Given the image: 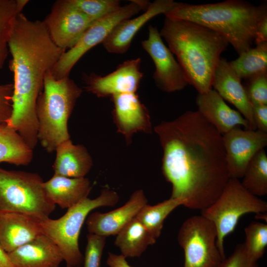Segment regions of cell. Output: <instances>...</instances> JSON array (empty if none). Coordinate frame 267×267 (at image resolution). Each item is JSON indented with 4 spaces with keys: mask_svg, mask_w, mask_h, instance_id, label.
Returning a JSON list of instances; mask_svg holds the SVG:
<instances>
[{
    "mask_svg": "<svg viewBox=\"0 0 267 267\" xmlns=\"http://www.w3.org/2000/svg\"><path fill=\"white\" fill-rule=\"evenodd\" d=\"M246 81L244 87L251 105H267V73L255 76Z\"/></svg>",
    "mask_w": 267,
    "mask_h": 267,
    "instance_id": "cell-33",
    "label": "cell"
},
{
    "mask_svg": "<svg viewBox=\"0 0 267 267\" xmlns=\"http://www.w3.org/2000/svg\"><path fill=\"white\" fill-rule=\"evenodd\" d=\"M239 55L238 58L229 61L235 74L241 79L267 73V42L256 44Z\"/></svg>",
    "mask_w": 267,
    "mask_h": 267,
    "instance_id": "cell-26",
    "label": "cell"
},
{
    "mask_svg": "<svg viewBox=\"0 0 267 267\" xmlns=\"http://www.w3.org/2000/svg\"></svg>",
    "mask_w": 267,
    "mask_h": 267,
    "instance_id": "cell-41",
    "label": "cell"
},
{
    "mask_svg": "<svg viewBox=\"0 0 267 267\" xmlns=\"http://www.w3.org/2000/svg\"><path fill=\"white\" fill-rule=\"evenodd\" d=\"M106 263L109 267H133L127 262L123 255H117L111 252L108 254Z\"/></svg>",
    "mask_w": 267,
    "mask_h": 267,
    "instance_id": "cell-38",
    "label": "cell"
},
{
    "mask_svg": "<svg viewBox=\"0 0 267 267\" xmlns=\"http://www.w3.org/2000/svg\"><path fill=\"white\" fill-rule=\"evenodd\" d=\"M245 241L244 247L248 255L257 261L265 254L267 246V224L252 222L244 229Z\"/></svg>",
    "mask_w": 267,
    "mask_h": 267,
    "instance_id": "cell-29",
    "label": "cell"
},
{
    "mask_svg": "<svg viewBox=\"0 0 267 267\" xmlns=\"http://www.w3.org/2000/svg\"><path fill=\"white\" fill-rule=\"evenodd\" d=\"M7 255L14 267H58L64 261L57 245L43 233Z\"/></svg>",
    "mask_w": 267,
    "mask_h": 267,
    "instance_id": "cell-20",
    "label": "cell"
},
{
    "mask_svg": "<svg viewBox=\"0 0 267 267\" xmlns=\"http://www.w3.org/2000/svg\"><path fill=\"white\" fill-rule=\"evenodd\" d=\"M230 178H242L254 157L267 145V133L237 127L222 134Z\"/></svg>",
    "mask_w": 267,
    "mask_h": 267,
    "instance_id": "cell-13",
    "label": "cell"
},
{
    "mask_svg": "<svg viewBox=\"0 0 267 267\" xmlns=\"http://www.w3.org/2000/svg\"><path fill=\"white\" fill-rule=\"evenodd\" d=\"M198 111L222 134L237 127L249 130V124L237 111L230 107L214 89L198 93L196 98Z\"/></svg>",
    "mask_w": 267,
    "mask_h": 267,
    "instance_id": "cell-21",
    "label": "cell"
},
{
    "mask_svg": "<svg viewBox=\"0 0 267 267\" xmlns=\"http://www.w3.org/2000/svg\"><path fill=\"white\" fill-rule=\"evenodd\" d=\"M8 47L14 84L12 113L6 123L34 150L38 142L37 99L45 74L65 50L54 44L43 21L30 20L22 13L13 20Z\"/></svg>",
    "mask_w": 267,
    "mask_h": 267,
    "instance_id": "cell-2",
    "label": "cell"
},
{
    "mask_svg": "<svg viewBox=\"0 0 267 267\" xmlns=\"http://www.w3.org/2000/svg\"><path fill=\"white\" fill-rule=\"evenodd\" d=\"M127 4L94 21L79 41L66 50L50 70L56 79L68 77L71 70L80 59L89 49L102 43L114 27L120 22L130 18L144 10L138 0H132Z\"/></svg>",
    "mask_w": 267,
    "mask_h": 267,
    "instance_id": "cell-10",
    "label": "cell"
},
{
    "mask_svg": "<svg viewBox=\"0 0 267 267\" xmlns=\"http://www.w3.org/2000/svg\"><path fill=\"white\" fill-rule=\"evenodd\" d=\"M44 187L52 202L62 209H68L88 197L91 189L86 177L70 178L56 175L44 181Z\"/></svg>",
    "mask_w": 267,
    "mask_h": 267,
    "instance_id": "cell-23",
    "label": "cell"
},
{
    "mask_svg": "<svg viewBox=\"0 0 267 267\" xmlns=\"http://www.w3.org/2000/svg\"><path fill=\"white\" fill-rule=\"evenodd\" d=\"M259 15L256 25V44L267 42V1L261 2L258 6Z\"/></svg>",
    "mask_w": 267,
    "mask_h": 267,
    "instance_id": "cell-36",
    "label": "cell"
},
{
    "mask_svg": "<svg viewBox=\"0 0 267 267\" xmlns=\"http://www.w3.org/2000/svg\"><path fill=\"white\" fill-rule=\"evenodd\" d=\"M182 205L181 201L170 197L156 205L147 204L135 218L157 240L161 235L165 219L176 208Z\"/></svg>",
    "mask_w": 267,
    "mask_h": 267,
    "instance_id": "cell-27",
    "label": "cell"
},
{
    "mask_svg": "<svg viewBox=\"0 0 267 267\" xmlns=\"http://www.w3.org/2000/svg\"><path fill=\"white\" fill-rule=\"evenodd\" d=\"M147 204L143 190H136L122 206L107 213L95 212L89 214L86 220L89 233L106 237L117 235Z\"/></svg>",
    "mask_w": 267,
    "mask_h": 267,
    "instance_id": "cell-17",
    "label": "cell"
},
{
    "mask_svg": "<svg viewBox=\"0 0 267 267\" xmlns=\"http://www.w3.org/2000/svg\"><path fill=\"white\" fill-rule=\"evenodd\" d=\"M219 267H259L257 262L247 254L243 244L236 245L233 252L222 260Z\"/></svg>",
    "mask_w": 267,
    "mask_h": 267,
    "instance_id": "cell-34",
    "label": "cell"
},
{
    "mask_svg": "<svg viewBox=\"0 0 267 267\" xmlns=\"http://www.w3.org/2000/svg\"><path fill=\"white\" fill-rule=\"evenodd\" d=\"M174 0H156L151 2L143 13L135 18L121 21L112 29L102 42L108 52L123 54L130 48L138 31L150 20L161 14H166L178 4Z\"/></svg>",
    "mask_w": 267,
    "mask_h": 267,
    "instance_id": "cell-16",
    "label": "cell"
},
{
    "mask_svg": "<svg viewBox=\"0 0 267 267\" xmlns=\"http://www.w3.org/2000/svg\"><path fill=\"white\" fill-rule=\"evenodd\" d=\"M33 158V150L19 134L6 123L0 124V163L27 166Z\"/></svg>",
    "mask_w": 267,
    "mask_h": 267,
    "instance_id": "cell-25",
    "label": "cell"
},
{
    "mask_svg": "<svg viewBox=\"0 0 267 267\" xmlns=\"http://www.w3.org/2000/svg\"><path fill=\"white\" fill-rule=\"evenodd\" d=\"M106 238L105 236L89 233L87 236L83 267H101Z\"/></svg>",
    "mask_w": 267,
    "mask_h": 267,
    "instance_id": "cell-32",
    "label": "cell"
},
{
    "mask_svg": "<svg viewBox=\"0 0 267 267\" xmlns=\"http://www.w3.org/2000/svg\"><path fill=\"white\" fill-rule=\"evenodd\" d=\"M140 65L141 59L136 58L124 61L105 76L84 74L85 89L98 97L136 93L143 77Z\"/></svg>",
    "mask_w": 267,
    "mask_h": 267,
    "instance_id": "cell-14",
    "label": "cell"
},
{
    "mask_svg": "<svg viewBox=\"0 0 267 267\" xmlns=\"http://www.w3.org/2000/svg\"><path fill=\"white\" fill-rule=\"evenodd\" d=\"M71 1L92 21L121 7L120 1L118 0H71Z\"/></svg>",
    "mask_w": 267,
    "mask_h": 267,
    "instance_id": "cell-31",
    "label": "cell"
},
{
    "mask_svg": "<svg viewBox=\"0 0 267 267\" xmlns=\"http://www.w3.org/2000/svg\"><path fill=\"white\" fill-rule=\"evenodd\" d=\"M160 34L198 93L212 89L215 71L229 45L219 33L187 20L165 17Z\"/></svg>",
    "mask_w": 267,
    "mask_h": 267,
    "instance_id": "cell-3",
    "label": "cell"
},
{
    "mask_svg": "<svg viewBox=\"0 0 267 267\" xmlns=\"http://www.w3.org/2000/svg\"><path fill=\"white\" fill-rule=\"evenodd\" d=\"M259 7L243 0L193 4L179 2L165 14L173 20L190 21L222 36L240 55L250 49L256 35Z\"/></svg>",
    "mask_w": 267,
    "mask_h": 267,
    "instance_id": "cell-4",
    "label": "cell"
},
{
    "mask_svg": "<svg viewBox=\"0 0 267 267\" xmlns=\"http://www.w3.org/2000/svg\"><path fill=\"white\" fill-rule=\"evenodd\" d=\"M119 200L116 191L106 188L95 198L87 197L68 208L67 212L58 219L49 217L41 219L43 233L59 247L67 267L83 266L84 256L80 250L79 238L82 226L90 212L98 207L113 206Z\"/></svg>",
    "mask_w": 267,
    "mask_h": 267,
    "instance_id": "cell-6",
    "label": "cell"
},
{
    "mask_svg": "<svg viewBox=\"0 0 267 267\" xmlns=\"http://www.w3.org/2000/svg\"><path fill=\"white\" fill-rule=\"evenodd\" d=\"M0 267H14L11 263L7 253L0 247Z\"/></svg>",
    "mask_w": 267,
    "mask_h": 267,
    "instance_id": "cell-39",
    "label": "cell"
},
{
    "mask_svg": "<svg viewBox=\"0 0 267 267\" xmlns=\"http://www.w3.org/2000/svg\"><path fill=\"white\" fill-rule=\"evenodd\" d=\"M212 86L224 101L233 105L248 121L249 130H256L252 105L247 97L241 80L231 68L226 59H220L213 76Z\"/></svg>",
    "mask_w": 267,
    "mask_h": 267,
    "instance_id": "cell-18",
    "label": "cell"
},
{
    "mask_svg": "<svg viewBox=\"0 0 267 267\" xmlns=\"http://www.w3.org/2000/svg\"><path fill=\"white\" fill-rule=\"evenodd\" d=\"M214 224L202 215L186 219L178 234L184 254V267H219L224 260L217 246Z\"/></svg>",
    "mask_w": 267,
    "mask_h": 267,
    "instance_id": "cell-9",
    "label": "cell"
},
{
    "mask_svg": "<svg viewBox=\"0 0 267 267\" xmlns=\"http://www.w3.org/2000/svg\"><path fill=\"white\" fill-rule=\"evenodd\" d=\"M37 173L7 170L0 167V212L22 213L49 217L55 204L47 195Z\"/></svg>",
    "mask_w": 267,
    "mask_h": 267,
    "instance_id": "cell-7",
    "label": "cell"
},
{
    "mask_svg": "<svg viewBox=\"0 0 267 267\" xmlns=\"http://www.w3.org/2000/svg\"><path fill=\"white\" fill-rule=\"evenodd\" d=\"M162 150V171L171 197L201 211L218 198L230 176L222 134L198 111L154 128Z\"/></svg>",
    "mask_w": 267,
    "mask_h": 267,
    "instance_id": "cell-1",
    "label": "cell"
},
{
    "mask_svg": "<svg viewBox=\"0 0 267 267\" xmlns=\"http://www.w3.org/2000/svg\"><path fill=\"white\" fill-rule=\"evenodd\" d=\"M148 30V37L141 44L154 64L153 78L156 86L168 93L184 89L189 84L181 65L164 43L157 27L150 25Z\"/></svg>",
    "mask_w": 267,
    "mask_h": 267,
    "instance_id": "cell-11",
    "label": "cell"
},
{
    "mask_svg": "<svg viewBox=\"0 0 267 267\" xmlns=\"http://www.w3.org/2000/svg\"><path fill=\"white\" fill-rule=\"evenodd\" d=\"M13 85L0 83V124L6 123L12 113Z\"/></svg>",
    "mask_w": 267,
    "mask_h": 267,
    "instance_id": "cell-35",
    "label": "cell"
},
{
    "mask_svg": "<svg viewBox=\"0 0 267 267\" xmlns=\"http://www.w3.org/2000/svg\"><path fill=\"white\" fill-rule=\"evenodd\" d=\"M28 1V0H16V10L18 14L22 13V9Z\"/></svg>",
    "mask_w": 267,
    "mask_h": 267,
    "instance_id": "cell-40",
    "label": "cell"
},
{
    "mask_svg": "<svg viewBox=\"0 0 267 267\" xmlns=\"http://www.w3.org/2000/svg\"><path fill=\"white\" fill-rule=\"evenodd\" d=\"M267 211L266 201L246 190L238 179L230 178L216 201L201 212V215L214 224L217 246L224 259V239L234 230L240 218L246 214L257 215Z\"/></svg>",
    "mask_w": 267,
    "mask_h": 267,
    "instance_id": "cell-8",
    "label": "cell"
},
{
    "mask_svg": "<svg viewBox=\"0 0 267 267\" xmlns=\"http://www.w3.org/2000/svg\"><path fill=\"white\" fill-rule=\"evenodd\" d=\"M43 21L53 42L65 51L76 44L94 22L79 10L71 0L56 1Z\"/></svg>",
    "mask_w": 267,
    "mask_h": 267,
    "instance_id": "cell-12",
    "label": "cell"
},
{
    "mask_svg": "<svg viewBox=\"0 0 267 267\" xmlns=\"http://www.w3.org/2000/svg\"><path fill=\"white\" fill-rule=\"evenodd\" d=\"M252 112L256 130L267 133V105H253Z\"/></svg>",
    "mask_w": 267,
    "mask_h": 267,
    "instance_id": "cell-37",
    "label": "cell"
},
{
    "mask_svg": "<svg viewBox=\"0 0 267 267\" xmlns=\"http://www.w3.org/2000/svg\"><path fill=\"white\" fill-rule=\"evenodd\" d=\"M83 90L69 77L57 80L48 71L36 103L38 139L48 153L70 139L68 121Z\"/></svg>",
    "mask_w": 267,
    "mask_h": 267,
    "instance_id": "cell-5",
    "label": "cell"
},
{
    "mask_svg": "<svg viewBox=\"0 0 267 267\" xmlns=\"http://www.w3.org/2000/svg\"><path fill=\"white\" fill-rule=\"evenodd\" d=\"M111 97L114 122L127 144H130L133 135L137 133H152L149 111L136 93L118 94Z\"/></svg>",
    "mask_w": 267,
    "mask_h": 267,
    "instance_id": "cell-15",
    "label": "cell"
},
{
    "mask_svg": "<svg viewBox=\"0 0 267 267\" xmlns=\"http://www.w3.org/2000/svg\"><path fill=\"white\" fill-rule=\"evenodd\" d=\"M56 157L52 165L54 175L70 178L85 177L92 165V158L85 146L75 144L70 139L56 148Z\"/></svg>",
    "mask_w": 267,
    "mask_h": 267,
    "instance_id": "cell-22",
    "label": "cell"
},
{
    "mask_svg": "<svg viewBox=\"0 0 267 267\" xmlns=\"http://www.w3.org/2000/svg\"><path fill=\"white\" fill-rule=\"evenodd\" d=\"M17 14L16 0H0V70L7 57L10 33Z\"/></svg>",
    "mask_w": 267,
    "mask_h": 267,
    "instance_id": "cell-30",
    "label": "cell"
},
{
    "mask_svg": "<svg viewBox=\"0 0 267 267\" xmlns=\"http://www.w3.org/2000/svg\"><path fill=\"white\" fill-rule=\"evenodd\" d=\"M116 235L114 244L126 258L139 257L148 246L153 245L156 241L136 218Z\"/></svg>",
    "mask_w": 267,
    "mask_h": 267,
    "instance_id": "cell-24",
    "label": "cell"
},
{
    "mask_svg": "<svg viewBox=\"0 0 267 267\" xmlns=\"http://www.w3.org/2000/svg\"><path fill=\"white\" fill-rule=\"evenodd\" d=\"M241 181L244 188L258 197L267 194V155L265 149L260 151L249 164Z\"/></svg>",
    "mask_w": 267,
    "mask_h": 267,
    "instance_id": "cell-28",
    "label": "cell"
},
{
    "mask_svg": "<svg viewBox=\"0 0 267 267\" xmlns=\"http://www.w3.org/2000/svg\"><path fill=\"white\" fill-rule=\"evenodd\" d=\"M41 219L22 213L0 212V247L8 253L43 234Z\"/></svg>",
    "mask_w": 267,
    "mask_h": 267,
    "instance_id": "cell-19",
    "label": "cell"
}]
</instances>
